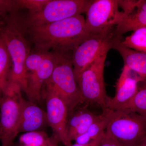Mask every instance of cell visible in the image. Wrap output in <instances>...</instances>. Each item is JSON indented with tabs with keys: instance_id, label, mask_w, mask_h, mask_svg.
Listing matches in <instances>:
<instances>
[{
	"instance_id": "obj_1",
	"label": "cell",
	"mask_w": 146,
	"mask_h": 146,
	"mask_svg": "<svg viewBox=\"0 0 146 146\" xmlns=\"http://www.w3.org/2000/svg\"><path fill=\"white\" fill-rule=\"evenodd\" d=\"M25 28L33 48L58 54H72L90 35L81 14L40 26Z\"/></svg>"
},
{
	"instance_id": "obj_2",
	"label": "cell",
	"mask_w": 146,
	"mask_h": 146,
	"mask_svg": "<svg viewBox=\"0 0 146 146\" xmlns=\"http://www.w3.org/2000/svg\"><path fill=\"white\" fill-rule=\"evenodd\" d=\"M23 16L21 10L0 15V37L11 59L9 84H16L26 94L27 82L25 62L33 48L27 35Z\"/></svg>"
},
{
	"instance_id": "obj_3",
	"label": "cell",
	"mask_w": 146,
	"mask_h": 146,
	"mask_svg": "<svg viewBox=\"0 0 146 146\" xmlns=\"http://www.w3.org/2000/svg\"><path fill=\"white\" fill-rule=\"evenodd\" d=\"M72 56L57 54L52 74L45 82L42 91L56 95L67 106L68 112L83 103L75 77Z\"/></svg>"
},
{
	"instance_id": "obj_4",
	"label": "cell",
	"mask_w": 146,
	"mask_h": 146,
	"mask_svg": "<svg viewBox=\"0 0 146 146\" xmlns=\"http://www.w3.org/2000/svg\"><path fill=\"white\" fill-rule=\"evenodd\" d=\"M116 35L115 27L90 34L87 39L74 50L72 59L76 80L85 68L100 55L108 53L116 43L122 40Z\"/></svg>"
},
{
	"instance_id": "obj_5",
	"label": "cell",
	"mask_w": 146,
	"mask_h": 146,
	"mask_svg": "<svg viewBox=\"0 0 146 146\" xmlns=\"http://www.w3.org/2000/svg\"><path fill=\"white\" fill-rule=\"evenodd\" d=\"M108 53L100 55L84 69L76 80L83 103L97 104L103 112L108 109L104 79L105 62Z\"/></svg>"
},
{
	"instance_id": "obj_6",
	"label": "cell",
	"mask_w": 146,
	"mask_h": 146,
	"mask_svg": "<svg viewBox=\"0 0 146 146\" xmlns=\"http://www.w3.org/2000/svg\"><path fill=\"white\" fill-rule=\"evenodd\" d=\"M57 54L41 51L33 48L25 62L29 101L35 103L42 99L43 86L54 69Z\"/></svg>"
},
{
	"instance_id": "obj_7",
	"label": "cell",
	"mask_w": 146,
	"mask_h": 146,
	"mask_svg": "<svg viewBox=\"0 0 146 146\" xmlns=\"http://www.w3.org/2000/svg\"><path fill=\"white\" fill-rule=\"evenodd\" d=\"M21 87L9 83L0 98V140L2 146H11L19 133L21 105L23 99Z\"/></svg>"
},
{
	"instance_id": "obj_8",
	"label": "cell",
	"mask_w": 146,
	"mask_h": 146,
	"mask_svg": "<svg viewBox=\"0 0 146 146\" xmlns=\"http://www.w3.org/2000/svg\"><path fill=\"white\" fill-rule=\"evenodd\" d=\"M92 0H50L38 13L23 16L26 28L40 26L85 13Z\"/></svg>"
},
{
	"instance_id": "obj_9",
	"label": "cell",
	"mask_w": 146,
	"mask_h": 146,
	"mask_svg": "<svg viewBox=\"0 0 146 146\" xmlns=\"http://www.w3.org/2000/svg\"><path fill=\"white\" fill-rule=\"evenodd\" d=\"M120 111L105 132L123 146H137L146 138V116L127 110Z\"/></svg>"
},
{
	"instance_id": "obj_10",
	"label": "cell",
	"mask_w": 146,
	"mask_h": 146,
	"mask_svg": "<svg viewBox=\"0 0 146 146\" xmlns=\"http://www.w3.org/2000/svg\"><path fill=\"white\" fill-rule=\"evenodd\" d=\"M85 13L86 29L90 34L117 26L124 17L123 12L119 10L118 0H92Z\"/></svg>"
},
{
	"instance_id": "obj_11",
	"label": "cell",
	"mask_w": 146,
	"mask_h": 146,
	"mask_svg": "<svg viewBox=\"0 0 146 146\" xmlns=\"http://www.w3.org/2000/svg\"><path fill=\"white\" fill-rule=\"evenodd\" d=\"M42 98L46 100V114L49 126L52 129L53 134L65 146H70L72 143L68 140L66 127L68 115L67 106L55 94L43 91Z\"/></svg>"
},
{
	"instance_id": "obj_12",
	"label": "cell",
	"mask_w": 146,
	"mask_h": 146,
	"mask_svg": "<svg viewBox=\"0 0 146 146\" xmlns=\"http://www.w3.org/2000/svg\"><path fill=\"white\" fill-rule=\"evenodd\" d=\"M141 81H143L136 73L124 65L115 85V97H108V109L114 111H121L124 109L136 95L138 83Z\"/></svg>"
},
{
	"instance_id": "obj_13",
	"label": "cell",
	"mask_w": 146,
	"mask_h": 146,
	"mask_svg": "<svg viewBox=\"0 0 146 146\" xmlns=\"http://www.w3.org/2000/svg\"><path fill=\"white\" fill-rule=\"evenodd\" d=\"M87 107L86 105L82 107H77L68 112L66 131L68 140L71 143L86 133L91 125L104 115L103 112L100 115H96Z\"/></svg>"
},
{
	"instance_id": "obj_14",
	"label": "cell",
	"mask_w": 146,
	"mask_h": 146,
	"mask_svg": "<svg viewBox=\"0 0 146 146\" xmlns=\"http://www.w3.org/2000/svg\"><path fill=\"white\" fill-rule=\"evenodd\" d=\"M49 126L46 112L35 103L23 99L21 105L19 133L41 131Z\"/></svg>"
},
{
	"instance_id": "obj_15",
	"label": "cell",
	"mask_w": 146,
	"mask_h": 146,
	"mask_svg": "<svg viewBox=\"0 0 146 146\" xmlns=\"http://www.w3.org/2000/svg\"><path fill=\"white\" fill-rule=\"evenodd\" d=\"M122 40L116 43L113 48L122 57L124 65L136 73L142 81L146 82V54L134 50L122 44Z\"/></svg>"
},
{
	"instance_id": "obj_16",
	"label": "cell",
	"mask_w": 146,
	"mask_h": 146,
	"mask_svg": "<svg viewBox=\"0 0 146 146\" xmlns=\"http://www.w3.org/2000/svg\"><path fill=\"white\" fill-rule=\"evenodd\" d=\"M144 27H146V0H140L136 7L124 16L121 22L115 27V33L117 36L122 37L126 33Z\"/></svg>"
},
{
	"instance_id": "obj_17",
	"label": "cell",
	"mask_w": 146,
	"mask_h": 146,
	"mask_svg": "<svg viewBox=\"0 0 146 146\" xmlns=\"http://www.w3.org/2000/svg\"><path fill=\"white\" fill-rule=\"evenodd\" d=\"M120 111H114L108 109L104 112L102 117L93 123L86 133L76 139V143L86 145L96 139L105 133L110 122L120 113Z\"/></svg>"
},
{
	"instance_id": "obj_18",
	"label": "cell",
	"mask_w": 146,
	"mask_h": 146,
	"mask_svg": "<svg viewBox=\"0 0 146 146\" xmlns=\"http://www.w3.org/2000/svg\"><path fill=\"white\" fill-rule=\"evenodd\" d=\"M11 68L10 56L2 39L0 37V98L9 85V76Z\"/></svg>"
},
{
	"instance_id": "obj_19",
	"label": "cell",
	"mask_w": 146,
	"mask_h": 146,
	"mask_svg": "<svg viewBox=\"0 0 146 146\" xmlns=\"http://www.w3.org/2000/svg\"><path fill=\"white\" fill-rule=\"evenodd\" d=\"M131 111L146 116V82L138 83L137 93L123 110Z\"/></svg>"
},
{
	"instance_id": "obj_20",
	"label": "cell",
	"mask_w": 146,
	"mask_h": 146,
	"mask_svg": "<svg viewBox=\"0 0 146 146\" xmlns=\"http://www.w3.org/2000/svg\"><path fill=\"white\" fill-rule=\"evenodd\" d=\"M50 139V137L43 131L26 132L21 135L18 142L11 146H45Z\"/></svg>"
},
{
	"instance_id": "obj_21",
	"label": "cell",
	"mask_w": 146,
	"mask_h": 146,
	"mask_svg": "<svg viewBox=\"0 0 146 146\" xmlns=\"http://www.w3.org/2000/svg\"><path fill=\"white\" fill-rule=\"evenodd\" d=\"M121 43L129 48L146 54V27L134 31Z\"/></svg>"
},
{
	"instance_id": "obj_22",
	"label": "cell",
	"mask_w": 146,
	"mask_h": 146,
	"mask_svg": "<svg viewBox=\"0 0 146 146\" xmlns=\"http://www.w3.org/2000/svg\"><path fill=\"white\" fill-rule=\"evenodd\" d=\"M50 0H16V5L19 10H28V15H33L39 12Z\"/></svg>"
},
{
	"instance_id": "obj_23",
	"label": "cell",
	"mask_w": 146,
	"mask_h": 146,
	"mask_svg": "<svg viewBox=\"0 0 146 146\" xmlns=\"http://www.w3.org/2000/svg\"><path fill=\"white\" fill-rule=\"evenodd\" d=\"M18 10L16 0H0V15Z\"/></svg>"
},
{
	"instance_id": "obj_24",
	"label": "cell",
	"mask_w": 146,
	"mask_h": 146,
	"mask_svg": "<svg viewBox=\"0 0 146 146\" xmlns=\"http://www.w3.org/2000/svg\"><path fill=\"white\" fill-rule=\"evenodd\" d=\"M139 1L133 0H118L119 6L123 9L124 16L127 15L136 7L139 3Z\"/></svg>"
},
{
	"instance_id": "obj_25",
	"label": "cell",
	"mask_w": 146,
	"mask_h": 146,
	"mask_svg": "<svg viewBox=\"0 0 146 146\" xmlns=\"http://www.w3.org/2000/svg\"><path fill=\"white\" fill-rule=\"evenodd\" d=\"M100 146H123L115 138L105 131Z\"/></svg>"
},
{
	"instance_id": "obj_26",
	"label": "cell",
	"mask_w": 146,
	"mask_h": 146,
	"mask_svg": "<svg viewBox=\"0 0 146 146\" xmlns=\"http://www.w3.org/2000/svg\"><path fill=\"white\" fill-rule=\"evenodd\" d=\"M102 139V137H100L96 140L91 141L89 143L86 144V145H79L75 143V144H72L70 146H100Z\"/></svg>"
},
{
	"instance_id": "obj_27",
	"label": "cell",
	"mask_w": 146,
	"mask_h": 146,
	"mask_svg": "<svg viewBox=\"0 0 146 146\" xmlns=\"http://www.w3.org/2000/svg\"><path fill=\"white\" fill-rule=\"evenodd\" d=\"M60 143L57 137L53 134L50 137V141L45 146H55Z\"/></svg>"
},
{
	"instance_id": "obj_28",
	"label": "cell",
	"mask_w": 146,
	"mask_h": 146,
	"mask_svg": "<svg viewBox=\"0 0 146 146\" xmlns=\"http://www.w3.org/2000/svg\"><path fill=\"white\" fill-rule=\"evenodd\" d=\"M137 146H146V138H145Z\"/></svg>"
},
{
	"instance_id": "obj_29",
	"label": "cell",
	"mask_w": 146,
	"mask_h": 146,
	"mask_svg": "<svg viewBox=\"0 0 146 146\" xmlns=\"http://www.w3.org/2000/svg\"><path fill=\"white\" fill-rule=\"evenodd\" d=\"M55 146H59V145H58V144H57V145H56Z\"/></svg>"
}]
</instances>
